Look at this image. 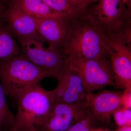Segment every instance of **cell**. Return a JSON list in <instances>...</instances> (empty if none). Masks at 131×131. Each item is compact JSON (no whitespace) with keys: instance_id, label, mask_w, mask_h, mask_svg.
<instances>
[{"instance_id":"9a60e30c","label":"cell","mask_w":131,"mask_h":131,"mask_svg":"<svg viewBox=\"0 0 131 131\" xmlns=\"http://www.w3.org/2000/svg\"><path fill=\"white\" fill-rule=\"evenodd\" d=\"M6 96L0 82V125L2 130L9 131L14 124V115L8 107Z\"/></svg>"},{"instance_id":"cb8c5ba5","label":"cell","mask_w":131,"mask_h":131,"mask_svg":"<svg viewBox=\"0 0 131 131\" xmlns=\"http://www.w3.org/2000/svg\"><path fill=\"white\" fill-rule=\"evenodd\" d=\"M67 1H68V2H69L71 5H72L75 8H76L77 9L79 10L77 7L76 0H67Z\"/></svg>"},{"instance_id":"d4e9b609","label":"cell","mask_w":131,"mask_h":131,"mask_svg":"<svg viewBox=\"0 0 131 131\" xmlns=\"http://www.w3.org/2000/svg\"><path fill=\"white\" fill-rule=\"evenodd\" d=\"M26 131H38L37 130V129L35 128V127L34 126H32L31 127L28 128L27 130H26Z\"/></svg>"},{"instance_id":"7a4b0ae2","label":"cell","mask_w":131,"mask_h":131,"mask_svg":"<svg viewBox=\"0 0 131 131\" xmlns=\"http://www.w3.org/2000/svg\"><path fill=\"white\" fill-rule=\"evenodd\" d=\"M85 13L106 37L124 39L131 45V11L125 0H98Z\"/></svg>"},{"instance_id":"3957f363","label":"cell","mask_w":131,"mask_h":131,"mask_svg":"<svg viewBox=\"0 0 131 131\" xmlns=\"http://www.w3.org/2000/svg\"><path fill=\"white\" fill-rule=\"evenodd\" d=\"M48 77H52L21 53L0 62V82L5 95L14 101L22 91Z\"/></svg>"},{"instance_id":"277c9868","label":"cell","mask_w":131,"mask_h":131,"mask_svg":"<svg viewBox=\"0 0 131 131\" xmlns=\"http://www.w3.org/2000/svg\"><path fill=\"white\" fill-rule=\"evenodd\" d=\"M14 101L18 110L12 128L21 131L39 124L55 104L51 91L45 90L39 84L22 91Z\"/></svg>"},{"instance_id":"603a6c76","label":"cell","mask_w":131,"mask_h":131,"mask_svg":"<svg viewBox=\"0 0 131 131\" xmlns=\"http://www.w3.org/2000/svg\"><path fill=\"white\" fill-rule=\"evenodd\" d=\"M14 0H0V4H2L8 7Z\"/></svg>"},{"instance_id":"4316f807","label":"cell","mask_w":131,"mask_h":131,"mask_svg":"<svg viewBox=\"0 0 131 131\" xmlns=\"http://www.w3.org/2000/svg\"><path fill=\"white\" fill-rule=\"evenodd\" d=\"M9 131H20L19 130H16V129H13V128H12L11 129H10V130Z\"/></svg>"},{"instance_id":"ac0fdd59","label":"cell","mask_w":131,"mask_h":131,"mask_svg":"<svg viewBox=\"0 0 131 131\" xmlns=\"http://www.w3.org/2000/svg\"><path fill=\"white\" fill-rule=\"evenodd\" d=\"M113 115L117 127L131 126V109L119 108Z\"/></svg>"},{"instance_id":"9c48e42d","label":"cell","mask_w":131,"mask_h":131,"mask_svg":"<svg viewBox=\"0 0 131 131\" xmlns=\"http://www.w3.org/2000/svg\"><path fill=\"white\" fill-rule=\"evenodd\" d=\"M122 92L104 90L97 93L87 94L85 102L90 112L102 125L113 126L111 117L122 107Z\"/></svg>"},{"instance_id":"5b68a950","label":"cell","mask_w":131,"mask_h":131,"mask_svg":"<svg viewBox=\"0 0 131 131\" xmlns=\"http://www.w3.org/2000/svg\"><path fill=\"white\" fill-rule=\"evenodd\" d=\"M64 58V66L78 73L88 93L115 86L112 68L108 57L95 59Z\"/></svg>"},{"instance_id":"6da1fadb","label":"cell","mask_w":131,"mask_h":131,"mask_svg":"<svg viewBox=\"0 0 131 131\" xmlns=\"http://www.w3.org/2000/svg\"><path fill=\"white\" fill-rule=\"evenodd\" d=\"M106 36L85 13L72 20L69 36L61 53L63 57L95 59L108 57Z\"/></svg>"},{"instance_id":"484cf974","label":"cell","mask_w":131,"mask_h":131,"mask_svg":"<svg viewBox=\"0 0 131 131\" xmlns=\"http://www.w3.org/2000/svg\"><path fill=\"white\" fill-rule=\"evenodd\" d=\"M93 131H110L107 129H104L103 128H101V127H99V128H97L95 130H94Z\"/></svg>"},{"instance_id":"30bf717a","label":"cell","mask_w":131,"mask_h":131,"mask_svg":"<svg viewBox=\"0 0 131 131\" xmlns=\"http://www.w3.org/2000/svg\"><path fill=\"white\" fill-rule=\"evenodd\" d=\"M57 80V86L51 90L55 104L75 103L85 101L88 93L77 72L64 66L62 73Z\"/></svg>"},{"instance_id":"8992f818","label":"cell","mask_w":131,"mask_h":131,"mask_svg":"<svg viewBox=\"0 0 131 131\" xmlns=\"http://www.w3.org/2000/svg\"><path fill=\"white\" fill-rule=\"evenodd\" d=\"M21 54L26 58L57 80L61 75L64 68V59L61 51L43 45L45 41L40 36L23 38L18 39Z\"/></svg>"},{"instance_id":"44dd1931","label":"cell","mask_w":131,"mask_h":131,"mask_svg":"<svg viewBox=\"0 0 131 131\" xmlns=\"http://www.w3.org/2000/svg\"><path fill=\"white\" fill-rule=\"evenodd\" d=\"M7 7L5 5L0 4V23L3 22L5 20V14Z\"/></svg>"},{"instance_id":"8fae6325","label":"cell","mask_w":131,"mask_h":131,"mask_svg":"<svg viewBox=\"0 0 131 131\" xmlns=\"http://www.w3.org/2000/svg\"><path fill=\"white\" fill-rule=\"evenodd\" d=\"M37 31L49 46L61 51L67 42L72 25V20L67 16L35 18Z\"/></svg>"},{"instance_id":"52a82bcc","label":"cell","mask_w":131,"mask_h":131,"mask_svg":"<svg viewBox=\"0 0 131 131\" xmlns=\"http://www.w3.org/2000/svg\"><path fill=\"white\" fill-rule=\"evenodd\" d=\"M106 39L107 54L112 68L115 86L131 90V46L123 39Z\"/></svg>"},{"instance_id":"5bb4252c","label":"cell","mask_w":131,"mask_h":131,"mask_svg":"<svg viewBox=\"0 0 131 131\" xmlns=\"http://www.w3.org/2000/svg\"><path fill=\"white\" fill-rule=\"evenodd\" d=\"M17 1L24 11L34 18H45L54 16H68L64 14L54 11L42 0Z\"/></svg>"},{"instance_id":"83f0119b","label":"cell","mask_w":131,"mask_h":131,"mask_svg":"<svg viewBox=\"0 0 131 131\" xmlns=\"http://www.w3.org/2000/svg\"><path fill=\"white\" fill-rule=\"evenodd\" d=\"M0 131H1V126H0Z\"/></svg>"},{"instance_id":"7402d4cb","label":"cell","mask_w":131,"mask_h":131,"mask_svg":"<svg viewBox=\"0 0 131 131\" xmlns=\"http://www.w3.org/2000/svg\"><path fill=\"white\" fill-rule=\"evenodd\" d=\"M114 131H131V126L117 127Z\"/></svg>"},{"instance_id":"7c38bea8","label":"cell","mask_w":131,"mask_h":131,"mask_svg":"<svg viewBox=\"0 0 131 131\" xmlns=\"http://www.w3.org/2000/svg\"><path fill=\"white\" fill-rule=\"evenodd\" d=\"M5 20L13 36L17 40L40 36L37 31L35 18L25 12L17 0H14L8 6Z\"/></svg>"},{"instance_id":"d6986e66","label":"cell","mask_w":131,"mask_h":131,"mask_svg":"<svg viewBox=\"0 0 131 131\" xmlns=\"http://www.w3.org/2000/svg\"><path fill=\"white\" fill-rule=\"evenodd\" d=\"M122 107L127 109H131V90L124 89L121 95Z\"/></svg>"},{"instance_id":"2e32d148","label":"cell","mask_w":131,"mask_h":131,"mask_svg":"<svg viewBox=\"0 0 131 131\" xmlns=\"http://www.w3.org/2000/svg\"><path fill=\"white\" fill-rule=\"evenodd\" d=\"M101 125L88 110L65 131H93Z\"/></svg>"},{"instance_id":"ba28073f","label":"cell","mask_w":131,"mask_h":131,"mask_svg":"<svg viewBox=\"0 0 131 131\" xmlns=\"http://www.w3.org/2000/svg\"><path fill=\"white\" fill-rule=\"evenodd\" d=\"M88 110L85 101L55 103L46 117L34 126L38 131H65Z\"/></svg>"},{"instance_id":"e0dca14e","label":"cell","mask_w":131,"mask_h":131,"mask_svg":"<svg viewBox=\"0 0 131 131\" xmlns=\"http://www.w3.org/2000/svg\"><path fill=\"white\" fill-rule=\"evenodd\" d=\"M54 11L66 15L72 20L78 18L81 14L76 8L70 5L67 0H42Z\"/></svg>"},{"instance_id":"4fadbf2b","label":"cell","mask_w":131,"mask_h":131,"mask_svg":"<svg viewBox=\"0 0 131 131\" xmlns=\"http://www.w3.org/2000/svg\"><path fill=\"white\" fill-rule=\"evenodd\" d=\"M21 49L6 25L0 23V62L17 56Z\"/></svg>"},{"instance_id":"ffe728a7","label":"cell","mask_w":131,"mask_h":131,"mask_svg":"<svg viewBox=\"0 0 131 131\" xmlns=\"http://www.w3.org/2000/svg\"><path fill=\"white\" fill-rule=\"evenodd\" d=\"M98 0H77L78 8L82 13H85L90 6L96 2Z\"/></svg>"}]
</instances>
